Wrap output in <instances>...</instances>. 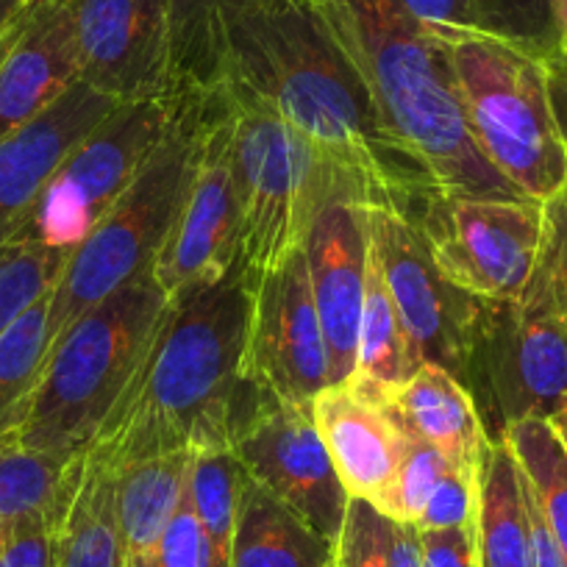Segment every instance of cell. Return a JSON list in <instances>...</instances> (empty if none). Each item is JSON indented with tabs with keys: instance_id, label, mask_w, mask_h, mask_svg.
I'll list each match as a JSON object with an SVG mask.
<instances>
[{
	"instance_id": "1",
	"label": "cell",
	"mask_w": 567,
	"mask_h": 567,
	"mask_svg": "<svg viewBox=\"0 0 567 567\" xmlns=\"http://www.w3.org/2000/svg\"><path fill=\"white\" fill-rule=\"evenodd\" d=\"M220 86L276 109L351 182L368 209H417L437 193L390 134L368 81L309 0H237L223 29Z\"/></svg>"
},
{
	"instance_id": "2",
	"label": "cell",
	"mask_w": 567,
	"mask_h": 567,
	"mask_svg": "<svg viewBox=\"0 0 567 567\" xmlns=\"http://www.w3.org/2000/svg\"><path fill=\"white\" fill-rule=\"evenodd\" d=\"M248 312L243 261L217 284L173 298L140 373L86 454L120 471L178 451L231 449Z\"/></svg>"
},
{
	"instance_id": "3",
	"label": "cell",
	"mask_w": 567,
	"mask_h": 567,
	"mask_svg": "<svg viewBox=\"0 0 567 567\" xmlns=\"http://www.w3.org/2000/svg\"><path fill=\"white\" fill-rule=\"evenodd\" d=\"M368 81L390 134L423 165L434 189L523 198L478 154L445 45L401 0H309Z\"/></svg>"
},
{
	"instance_id": "4",
	"label": "cell",
	"mask_w": 567,
	"mask_h": 567,
	"mask_svg": "<svg viewBox=\"0 0 567 567\" xmlns=\"http://www.w3.org/2000/svg\"><path fill=\"white\" fill-rule=\"evenodd\" d=\"M171 303L148 270L64 329L20 425V449L84 460L140 373Z\"/></svg>"
},
{
	"instance_id": "5",
	"label": "cell",
	"mask_w": 567,
	"mask_h": 567,
	"mask_svg": "<svg viewBox=\"0 0 567 567\" xmlns=\"http://www.w3.org/2000/svg\"><path fill=\"white\" fill-rule=\"evenodd\" d=\"M209 97L212 92H187L176 123L148 165L68 254L48 307L51 346L81 315L154 270L189 193Z\"/></svg>"
},
{
	"instance_id": "6",
	"label": "cell",
	"mask_w": 567,
	"mask_h": 567,
	"mask_svg": "<svg viewBox=\"0 0 567 567\" xmlns=\"http://www.w3.org/2000/svg\"><path fill=\"white\" fill-rule=\"evenodd\" d=\"M231 112V162L243 209V267L250 281L303 248L331 200L362 206L346 176L276 109L248 92L217 86Z\"/></svg>"
},
{
	"instance_id": "7",
	"label": "cell",
	"mask_w": 567,
	"mask_h": 567,
	"mask_svg": "<svg viewBox=\"0 0 567 567\" xmlns=\"http://www.w3.org/2000/svg\"><path fill=\"white\" fill-rule=\"evenodd\" d=\"M467 131L478 154L523 198L548 204L567 189V148L543 56L493 34L445 40Z\"/></svg>"
},
{
	"instance_id": "8",
	"label": "cell",
	"mask_w": 567,
	"mask_h": 567,
	"mask_svg": "<svg viewBox=\"0 0 567 567\" xmlns=\"http://www.w3.org/2000/svg\"><path fill=\"white\" fill-rule=\"evenodd\" d=\"M462 384L487 440H504L520 420H548L567 403V315L545 256L520 298L484 301Z\"/></svg>"
},
{
	"instance_id": "9",
	"label": "cell",
	"mask_w": 567,
	"mask_h": 567,
	"mask_svg": "<svg viewBox=\"0 0 567 567\" xmlns=\"http://www.w3.org/2000/svg\"><path fill=\"white\" fill-rule=\"evenodd\" d=\"M187 92L117 103L59 165L12 239L70 254L148 165Z\"/></svg>"
},
{
	"instance_id": "10",
	"label": "cell",
	"mask_w": 567,
	"mask_h": 567,
	"mask_svg": "<svg viewBox=\"0 0 567 567\" xmlns=\"http://www.w3.org/2000/svg\"><path fill=\"white\" fill-rule=\"evenodd\" d=\"M420 234L449 281L482 301L520 298L545 245V204L432 193L417 209Z\"/></svg>"
},
{
	"instance_id": "11",
	"label": "cell",
	"mask_w": 567,
	"mask_h": 567,
	"mask_svg": "<svg viewBox=\"0 0 567 567\" xmlns=\"http://www.w3.org/2000/svg\"><path fill=\"white\" fill-rule=\"evenodd\" d=\"M231 451L250 482L296 512L320 537L340 539L351 498L320 437L312 403H281L245 381Z\"/></svg>"
},
{
	"instance_id": "12",
	"label": "cell",
	"mask_w": 567,
	"mask_h": 567,
	"mask_svg": "<svg viewBox=\"0 0 567 567\" xmlns=\"http://www.w3.org/2000/svg\"><path fill=\"white\" fill-rule=\"evenodd\" d=\"M370 245L401 318L412 373L437 364L465 379L484 301L443 276L417 223L401 212L368 209Z\"/></svg>"
},
{
	"instance_id": "13",
	"label": "cell",
	"mask_w": 567,
	"mask_h": 567,
	"mask_svg": "<svg viewBox=\"0 0 567 567\" xmlns=\"http://www.w3.org/2000/svg\"><path fill=\"white\" fill-rule=\"evenodd\" d=\"M243 261V209L231 162V112L220 90L212 92L193 182L173 231L154 265V278L171 298L226 278Z\"/></svg>"
},
{
	"instance_id": "14",
	"label": "cell",
	"mask_w": 567,
	"mask_h": 567,
	"mask_svg": "<svg viewBox=\"0 0 567 567\" xmlns=\"http://www.w3.org/2000/svg\"><path fill=\"white\" fill-rule=\"evenodd\" d=\"M243 379L281 403H312L329 386V351L303 248L250 281Z\"/></svg>"
},
{
	"instance_id": "15",
	"label": "cell",
	"mask_w": 567,
	"mask_h": 567,
	"mask_svg": "<svg viewBox=\"0 0 567 567\" xmlns=\"http://www.w3.org/2000/svg\"><path fill=\"white\" fill-rule=\"evenodd\" d=\"M81 81L117 103L176 92L167 0H68Z\"/></svg>"
},
{
	"instance_id": "16",
	"label": "cell",
	"mask_w": 567,
	"mask_h": 567,
	"mask_svg": "<svg viewBox=\"0 0 567 567\" xmlns=\"http://www.w3.org/2000/svg\"><path fill=\"white\" fill-rule=\"evenodd\" d=\"M315 309L329 351V386L348 384L357 370L359 320L370 256L368 206L331 200L303 239Z\"/></svg>"
},
{
	"instance_id": "17",
	"label": "cell",
	"mask_w": 567,
	"mask_h": 567,
	"mask_svg": "<svg viewBox=\"0 0 567 567\" xmlns=\"http://www.w3.org/2000/svg\"><path fill=\"white\" fill-rule=\"evenodd\" d=\"M117 101L75 81L53 106L0 140V245L9 243L70 151Z\"/></svg>"
},
{
	"instance_id": "18",
	"label": "cell",
	"mask_w": 567,
	"mask_h": 567,
	"mask_svg": "<svg viewBox=\"0 0 567 567\" xmlns=\"http://www.w3.org/2000/svg\"><path fill=\"white\" fill-rule=\"evenodd\" d=\"M320 437L348 498L384 509L406 449V432L379 398L348 384L326 386L312 401Z\"/></svg>"
},
{
	"instance_id": "19",
	"label": "cell",
	"mask_w": 567,
	"mask_h": 567,
	"mask_svg": "<svg viewBox=\"0 0 567 567\" xmlns=\"http://www.w3.org/2000/svg\"><path fill=\"white\" fill-rule=\"evenodd\" d=\"M79 79L68 0H34L0 62V140L40 117Z\"/></svg>"
},
{
	"instance_id": "20",
	"label": "cell",
	"mask_w": 567,
	"mask_h": 567,
	"mask_svg": "<svg viewBox=\"0 0 567 567\" xmlns=\"http://www.w3.org/2000/svg\"><path fill=\"white\" fill-rule=\"evenodd\" d=\"M412 437L437 449L462 471H478L487 432L471 390L449 370L423 364L379 398Z\"/></svg>"
},
{
	"instance_id": "21",
	"label": "cell",
	"mask_w": 567,
	"mask_h": 567,
	"mask_svg": "<svg viewBox=\"0 0 567 567\" xmlns=\"http://www.w3.org/2000/svg\"><path fill=\"white\" fill-rule=\"evenodd\" d=\"M189 451L131 462L114 471L120 545L125 567H154L156 550L187 493Z\"/></svg>"
},
{
	"instance_id": "22",
	"label": "cell",
	"mask_w": 567,
	"mask_h": 567,
	"mask_svg": "<svg viewBox=\"0 0 567 567\" xmlns=\"http://www.w3.org/2000/svg\"><path fill=\"white\" fill-rule=\"evenodd\" d=\"M476 550L482 567H532L526 476L506 440H489L478 462Z\"/></svg>"
},
{
	"instance_id": "23",
	"label": "cell",
	"mask_w": 567,
	"mask_h": 567,
	"mask_svg": "<svg viewBox=\"0 0 567 567\" xmlns=\"http://www.w3.org/2000/svg\"><path fill=\"white\" fill-rule=\"evenodd\" d=\"M231 567H337V543L245 476Z\"/></svg>"
},
{
	"instance_id": "24",
	"label": "cell",
	"mask_w": 567,
	"mask_h": 567,
	"mask_svg": "<svg viewBox=\"0 0 567 567\" xmlns=\"http://www.w3.org/2000/svg\"><path fill=\"white\" fill-rule=\"evenodd\" d=\"M56 567H125L114 471L97 456L81 460L79 478L56 528Z\"/></svg>"
},
{
	"instance_id": "25",
	"label": "cell",
	"mask_w": 567,
	"mask_h": 567,
	"mask_svg": "<svg viewBox=\"0 0 567 567\" xmlns=\"http://www.w3.org/2000/svg\"><path fill=\"white\" fill-rule=\"evenodd\" d=\"M81 460L0 445V543L31 520H62L79 478Z\"/></svg>"
},
{
	"instance_id": "26",
	"label": "cell",
	"mask_w": 567,
	"mask_h": 567,
	"mask_svg": "<svg viewBox=\"0 0 567 567\" xmlns=\"http://www.w3.org/2000/svg\"><path fill=\"white\" fill-rule=\"evenodd\" d=\"M409 375H412V368H409L401 318H398L395 301L386 290L379 256L370 245L362 320H359L357 370H353L348 386H353V390L368 398H381L386 390L406 381Z\"/></svg>"
},
{
	"instance_id": "27",
	"label": "cell",
	"mask_w": 567,
	"mask_h": 567,
	"mask_svg": "<svg viewBox=\"0 0 567 567\" xmlns=\"http://www.w3.org/2000/svg\"><path fill=\"white\" fill-rule=\"evenodd\" d=\"M48 307L51 292L25 309L0 337V445L18 443L20 425L45 370L51 351Z\"/></svg>"
},
{
	"instance_id": "28",
	"label": "cell",
	"mask_w": 567,
	"mask_h": 567,
	"mask_svg": "<svg viewBox=\"0 0 567 567\" xmlns=\"http://www.w3.org/2000/svg\"><path fill=\"white\" fill-rule=\"evenodd\" d=\"M237 0H167L176 92L206 95L220 86L223 29Z\"/></svg>"
},
{
	"instance_id": "29",
	"label": "cell",
	"mask_w": 567,
	"mask_h": 567,
	"mask_svg": "<svg viewBox=\"0 0 567 567\" xmlns=\"http://www.w3.org/2000/svg\"><path fill=\"white\" fill-rule=\"evenodd\" d=\"M245 471L231 449H209L189 454L187 495L212 548L215 567H231V545L237 532Z\"/></svg>"
},
{
	"instance_id": "30",
	"label": "cell",
	"mask_w": 567,
	"mask_h": 567,
	"mask_svg": "<svg viewBox=\"0 0 567 567\" xmlns=\"http://www.w3.org/2000/svg\"><path fill=\"white\" fill-rule=\"evenodd\" d=\"M504 440L515 454L534 501L567 559V451L561 449L556 432L543 417L509 425Z\"/></svg>"
},
{
	"instance_id": "31",
	"label": "cell",
	"mask_w": 567,
	"mask_h": 567,
	"mask_svg": "<svg viewBox=\"0 0 567 567\" xmlns=\"http://www.w3.org/2000/svg\"><path fill=\"white\" fill-rule=\"evenodd\" d=\"M68 254L31 239L0 245V337L29 307L53 290Z\"/></svg>"
},
{
	"instance_id": "32",
	"label": "cell",
	"mask_w": 567,
	"mask_h": 567,
	"mask_svg": "<svg viewBox=\"0 0 567 567\" xmlns=\"http://www.w3.org/2000/svg\"><path fill=\"white\" fill-rule=\"evenodd\" d=\"M473 9L484 34L543 59L559 51L554 0H473Z\"/></svg>"
},
{
	"instance_id": "33",
	"label": "cell",
	"mask_w": 567,
	"mask_h": 567,
	"mask_svg": "<svg viewBox=\"0 0 567 567\" xmlns=\"http://www.w3.org/2000/svg\"><path fill=\"white\" fill-rule=\"evenodd\" d=\"M406 432V429H403ZM451 462L440 454L437 449L425 445L423 440L412 437L406 432V449H403L401 471H398L395 487H392L390 498H386L381 515H386L395 523H417L420 512H423L425 501L434 493L440 478Z\"/></svg>"
},
{
	"instance_id": "34",
	"label": "cell",
	"mask_w": 567,
	"mask_h": 567,
	"mask_svg": "<svg viewBox=\"0 0 567 567\" xmlns=\"http://www.w3.org/2000/svg\"><path fill=\"white\" fill-rule=\"evenodd\" d=\"M390 517L368 501L351 498L337 539V567H390Z\"/></svg>"
},
{
	"instance_id": "35",
	"label": "cell",
	"mask_w": 567,
	"mask_h": 567,
	"mask_svg": "<svg viewBox=\"0 0 567 567\" xmlns=\"http://www.w3.org/2000/svg\"><path fill=\"white\" fill-rule=\"evenodd\" d=\"M478 509V471L451 465L420 512L417 528H473Z\"/></svg>"
},
{
	"instance_id": "36",
	"label": "cell",
	"mask_w": 567,
	"mask_h": 567,
	"mask_svg": "<svg viewBox=\"0 0 567 567\" xmlns=\"http://www.w3.org/2000/svg\"><path fill=\"white\" fill-rule=\"evenodd\" d=\"M154 567H215L209 539L200 528V520L187 493H184L182 506H178L176 517H173L165 537H162Z\"/></svg>"
},
{
	"instance_id": "37",
	"label": "cell",
	"mask_w": 567,
	"mask_h": 567,
	"mask_svg": "<svg viewBox=\"0 0 567 567\" xmlns=\"http://www.w3.org/2000/svg\"><path fill=\"white\" fill-rule=\"evenodd\" d=\"M59 520H31L0 543V567H56Z\"/></svg>"
},
{
	"instance_id": "38",
	"label": "cell",
	"mask_w": 567,
	"mask_h": 567,
	"mask_svg": "<svg viewBox=\"0 0 567 567\" xmlns=\"http://www.w3.org/2000/svg\"><path fill=\"white\" fill-rule=\"evenodd\" d=\"M401 3L440 42L465 34H484L473 0H401Z\"/></svg>"
},
{
	"instance_id": "39",
	"label": "cell",
	"mask_w": 567,
	"mask_h": 567,
	"mask_svg": "<svg viewBox=\"0 0 567 567\" xmlns=\"http://www.w3.org/2000/svg\"><path fill=\"white\" fill-rule=\"evenodd\" d=\"M423 567H482L473 528H417Z\"/></svg>"
},
{
	"instance_id": "40",
	"label": "cell",
	"mask_w": 567,
	"mask_h": 567,
	"mask_svg": "<svg viewBox=\"0 0 567 567\" xmlns=\"http://www.w3.org/2000/svg\"><path fill=\"white\" fill-rule=\"evenodd\" d=\"M543 256L548 261L561 309L567 315V189L545 204Z\"/></svg>"
},
{
	"instance_id": "41",
	"label": "cell",
	"mask_w": 567,
	"mask_h": 567,
	"mask_svg": "<svg viewBox=\"0 0 567 567\" xmlns=\"http://www.w3.org/2000/svg\"><path fill=\"white\" fill-rule=\"evenodd\" d=\"M528 495V520H532V567H567L565 554H561L559 543L550 534L548 523H545L543 512H539L537 501H534L532 487L526 482Z\"/></svg>"
},
{
	"instance_id": "42",
	"label": "cell",
	"mask_w": 567,
	"mask_h": 567,
	"mask_svg": "<svg viewBox=\"0 0 567 567\" xmlns=\"http://www.w3.org/2000/svg\"><path fill=\"white\" fill-rule=\"evenodd\" d=\"M390 567H423V556H420V532L414 523L392 520Z\"/></svg>"
},
{
	"instance_id": "43",
	"label": "cell",
	"mask_w": 567,
	"mask_h": 567,
	"mask_svg": "<svg viewBox=\"0 0 567 567\" xmlns=\"http://www.w3.org/2000/svg\"><path fill=\"white\" fill-rule=\"evenodd\" d=\"M545 68H548V86L556 123H559L561 140H565L567 148V51H556L554 56L545 59Z\"/></svg>"
},
{
	"instance_id": "44",
	"label": "cell",
	"mask_w": 567,
	"mask_h": 567,
	"mask_svg": "<svg viewBox=\"0 0 567 567\" xmlns=\"http://www.w3.org/2000/svg\"><path fill=\"white\" fill-rule=\"evenodd\" d=\"M34 0H0V37L12 31L20 20L25 18V12L31 9Z\"/></svg>"
},
{
	"instance_id": "45",
	"label": "cell",
	"mask_w": 567,
	"mask_h": 567,
	"mask_svg": "<svg viewBox=\"0 0 567 567\" xmlns=\"http://www.w3.org/2000/svg\"><path fill=\"white\" fill-rule=\"evenodd\" d=\"M556 31H559V51H567V0H554Z\"/></svg>"
},
{
	"instance_id": "46",
	"label": "cell",
	"mask_w": 567,
	"mask_h": 567,
	"mask_svg": "<svg viewBox=\"0 0 567 567\" xmlns=\"http://www.w3.org/2000/svg\"><path fill=\"white\" fill-rule=\"evenodd\" d=\"M548 423H550V429H554V432H556V437H559L561 449L567 451V403L561 409H556L554 414H550Z\"/></svg>"
},
{
	"instance_id": "47",
	"label": "cell",
	"mask_w": 567,
	"mask_h": 567,
	"mask_svg": "<svg viewBox=\"0 0 567 567\" xmlns=\"http://www.w3.org/2000/svg\"><path fill=\"white\" fill-rule=\"evenodd\" d=\"M20 23H23V20H20ZM20 23H18V25H14V29H12V31H7V34L0 37V62H3V59H7L9 48H12L14 37H18V31H20Z\"/></svg>"
}]
</instances>
